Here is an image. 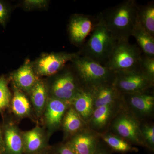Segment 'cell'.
Returning <instances> with one entry per match:
<instances>
[{
	"label": "cell",
	"mask_w": 154,
	"mask_h": 154,
	"mask_svg": "<svg viewBox=\"0 0 154 154\" xmlns=\"http://www.w3.org/2000/svg\"><path fill=\"white\" fill-rule=\"evenodd\" d=\"M137 6L135 0H125L102 11L95 21L105 26L117 41H128L137 24Z\"/></svg>",
	"instance_id": "6da1fadb"
},
{
	"label": "cell",
	"mask_w": 154,
	"mask_h": 154,
	"mask_svg": "<svg viewBox=\"0 0 154 154\" xmlns=\"http://www.w3.org/2000/svg\"><path fill=\"white\" fill-rule=\"evenodd\" d=\"M90 35L89 39L79 51V55L105 66L117 41L105 26L96 21Z\"/></svg>",
	"instance_id": "7a4b0ae2"
},
{
	"label": "cell",
	"mask_w": 154,
	"mask_h": 154,
	"mask_svg": "<svg viewBox=\"0 0 154 154\" xmlns=\"http://www.w3.org/2000/svg\"><path fill=\"white\" fill-rule=\"evenodd\" d=\"M71 62L83 88L92 89L105 84H113L116 73L101 64L80 55Z\"/></svg>",
	"instance_id": "3957f363"
},
{
	"label": "cell",
	"mask_w": 154,
	"mask_h": 154,
	"mask_svg": "<svg viewBox=\"0 0 154 154\" xmlns=\"http://www.w3.org/2000/svg\"><path fill=\"white\" fill-rule=\"evenodd\" d=\"M142 52L128 41H117L105 66L114 72L139 71Z\"/></svg>",
	"instance_id": "277c9868"
},
{
	"label": "cell",
	"mask_w": 154,
	"mask_h": 154,
	"mask_svg": "<svg viewBox=\"0 0 154 154\" xmlns=\"http://www.w3.org/2000/svg\"><path fill=\"white\" fill-rule=\"evenodd\" d=\"M111 121L110 127L112 132H110L132 145L145 146L140 122L126 108L121 106Z\"/></svg>",
	"instance_id": "5b68a950"
},
{
	"label": "cell",
	"mask_w": 154,
	"mask_h": 154,
	"mask_svg": "<svg viewBox=\"0 0 154 154\" xmlns=\"http://www.w3.org/2000/svg\"><path fill=\"white\" fill-rule=\"evenodd\" d=\"M154 81L139 71L116 73L113 85L122 94H139L150 91Z\"/></svg>",
	"instance_id": "8992f818"
},
{
	"label": "cell",
	"mask_w": 154,
	"mask_h": 154,
	"mask_svg": "<svg viewBox=\"0 0 154 154\" xmlns=\"http://www.w3.org/2000/svg\"><path fill=\"white\" fill-rule=\"evenodd\" d=\"M74 71L66 70L59 75L53 83V97L70 103L83 89Z\"/></svg>",
	"instance_id": "52a82bcc"
},
{
	"label": "cell",
	"mask_w": 154,
	"mask_h": 154,
	"mask_svg": "<svg viewBox=\"0 0 154 154\" xmlns=\"http://www.w3.org/2000/svg\"><path fill=\"white\" fill-rule=\"evenodd\" d=\"M79 55L77 53H53L41 57L33 66L34 72L39 76H51L60 71L69 62Z\"/></svg>",
	"instance_id": "ba28073f"
},
{
	"label": "cell",
	"mask_w": 154,
	"mask_h": 154,
	"mask_svg": "<svg viewBox=\"0 0 154 154\" xmlns=\"http://www.w3.org/2000/svg\"><path fill=\"white\" fill-rule=\"evenodd\" d=\"M122 102L127 109L139 120L152 114L154 96L150 91L139 94H123Z\"/></svg>",
	"instance_id": "9c48e42d"
},
{
	"label": "cell",
	"mask_w": 154,
	"mask_h": 154,
	"mask_svg": "<svg viewBox=\"0 0 154 154\" xmlns=\"http://www.w3.org/2000/svg\"><path fill=\"white\" fill-rule=\"evenodd\" d=\"M95 19L91 15L75 14L71 18L68 25V32L72 43L77 46L85 44L95 24Z\"/></svg>",
	"instance_id": "30bf717a"
},
{
	"label": "cell",
	"mask_w": 154,
	"mask_h": 154,
	"mask_svg": "<svg viewBox=\"0 0 154 154\" xmlns=\"http://www.w3.org/2000/svg\"><path fill=\"white\" fill-rule=\"evenodd\" d=\"M99 134L85 128L71 137L67 144L76 154H94L99 145Z\"/></svg>",
	"instance_id": "8fae6325"
},
{
	"label": "cell",
	"mask_w": 154,
	"mask_h": 154,
	"mask_svg": "<svg viewBox=\"0 0 154 154\" xmlns=\"http://www.w3.org/2000/svg\"><path fill=\"white\" fill-rule=\"evenodd\" d=\"M122 102V100L116 104L95 108L87 123L88 128L98 134L105 132V129L108 128L121 107L119 105Z\"/></svg>",
	"instance_id": "7c38bea8"
},
{
	"label": "cell",
	"mask_w": 154,
	"mask_h": 154,
	"mask_svg": "<svg viewBox=\"0 0 154 154\" xmlns=\"http://www.w3.org/2000/svg\"><path fill=\"white\" fill-rule=\"evenodd\" d=\"M70 106L69 102L60 100L53 96L48 98L44 110V116L48 129L54 130L60 126L67 110Z\"/></svg>",
	"instance_id": "4fadbf2b"
},
{
	"label": "cell",
	"mask_w": 154,
	"mask_h": 154,
	"mask_svg": "<svg viewBox=\"0 0 154 154\" xmlns=\"http://www.w3.org/2000/svg\"><path fill=\"white\" fill-rule=\"evenodd\" d=\"M11 78L15 87L29 94L38 80L29 60H26L23 65L13 73Z\"/></svg>",
	"instance_id": "5bb4252c"
},
{
	"label": "cell",
	"mask_w": 154,
	"mask_h": 154,
	"mask_svg": "<svg viewBox=\"0 0 154 154\" xmlns=\"http://www.w3.org/2000/svg\"><path fill=\"white\" fill-rule=\"evenodd\" d=\"M94 109L120 102L122 95L113 84L102 85L92 88Z\"/></svg>",
	"instance_id": "9a60e30c"
},
{
	"label": "cell",
	"mask_w": 154,
	"mask_h": 154,
	"mask_svg": "<svg viewBox=\"0 0 154 154\" xmlns=\"http://www.w3.org/2000/svg\"><path fill=\"white\" fill-rule=\"evenodd\" d=\"M2 126L5 146L4 154H23L22 134L18 128L11 122L5 123Z\"/></svg>",
	"instance_id": "2e32d148"
},
{
	"label": "cell",
	"mask_w": 154,
	"mask_h": 154,
	"mask_svg": "<svg viewBox=\"0 0 154 154\" xmlns=\"http://www.w3.org/2000/svg\"><path fill=\"white\" fill-rule=\"evenodd\" d=\"M71 105L87 124L94 110L92 89L83 88L73 99Z\"/></svg>",
	"instance_id": "e0dca14e"
},
{
	"label": "cell",
	"mask_w": 154,
	"mask_h": 154,
	"mask_svg": "<svg viewBox=\"0 0 154 154\" xmlns=\"http://www.w3.org/2000/svg\"><path fill=\"white\" fill-rule=\"evenodd\" d=\"M22 134L23 154H38L45 147V136L41 128L36 126Z\"/></svg>",
	"instance_id": "ac0fdd59"
},
{
	"label": "cell",
	"mask_w": 154,
	"mask_h": 154,
	"mask_svg": "<svg viewBox=\"0 0 154 154\" xmlns=\"http://www.w3.org/2000/svg\"><path fill=\"white\" fill-rule=\"evenodd\" d=\"M66 137H72L88 127L87 123L71 105L64 116L62 124Z\"/></svg>",
	"instance_id": "d6986e66"
},
{
	"label": "cell",
	"mask_w": 154,
	"mask_h": 154,
	"mask_svg": "<svg viewBox=\"0 0 154 154\" xmlns=\"http://www.w3.org/2000/svg\"><path fill=\"white\" fill-rule=\"evenodd\" d=\"M137 23L154 37V2H149L144 5H138L137 12Z\"/></svg>",
	"instance_id": "ffe728a7"
},
{
	"label": "cell",
	"mask_w": 154,
	"mask_h": 154,
	"mask_svg": "<svg viewBox=\"0 0 154 154\" xmlns=\"http://www.w3.org/2000/svg\"><path fill=\"white\" fill-rule=\"evenodd\" d=\"M30 94L36 116L39 117L44 112L48 99L47 88L44 82L38 80Z\"/></svg>",
	"instance_id": "44dd1931"
},
{
	"label": "cell",
	"mask_w": 154,
	"mask_h": 154,
	"mask_svg": "<svg viewBox=\"0 0 154 154\" xmlns=\"http://www.w3.org/2000/svg\"><path fill=\"white\" fill-rule=\"evenodd\" d=\"M100 138L113 151L119 153L137 152V148L135 147L128 142L117 135L108 131L99 134Z\"/></svg>",
	"instance_id": "7402d4cb"
},
{
	"label": "cell",
	"mask_w": 154,
	"mask_h": 154,
	"mask_svg": "<svg viewBox=\"0 0 154 154\" xmlns=\"http://www.w3.org/2000/svg\"><path fill=\"white\" fill-rule=\"evenodd\" d=\"M14 88V95L11 103L13 113L21 118L29 116L31 110L30 102L22 91L15 86Z\"/></svg>",
	"instance_id": "603a6c76"
},
{
	"label": "cell",
	"mask_w": 154,
	"mask_h": 154,
	"mask_svg": "<svg viewBox=\"0 0 154 154\" xmlns=\"http://www.w3.org/2000/svg\"><path fill=\"white\" fill-rule=\"evenodd\" d=\"M131 36L135 38L138 46L142 52H143V54L154 57V37L137 23L134 29Z\"/></svg>",
	"instance_id": "cb8c5ba5"
},
{
	"label": "cell",
	"mask_w": 154,
	"mask_h": 154,
	"mask_svg": "<svg viewBox=\"0 0 154 154\" xmlns=\"http://www.w3.org/2000/svg\"><path fill=\"white\" fill-rule=\"evenodd\" d=\"M12 97L8 80L4 76H0V113L10 107Z\"/></svg>",
	"instance_id": "d4e9b609"
},
{
	"label": "cell",
	"mask_w": 154,
	"mask_h": 154,
	"mask_svg": "<svg viewBox=\"0 0 154 154\" xmlns=\"http://www.w3.org/2000/svg\"><path fill=\"white\" fill-rule=\"evenodd\" d=\"M139 71L154 81V57L142 54Z\"/></svg>",
	"instance_id": "484cf974"
},
{
	"label": "cell",
	"mask_w": 154,
	"mask_h": 154,
	"mask_svg": "<svg viewBox=\"0 0 154 154\" xmlns=\"http://www.w3.org/2000/svg\"><path fill=\"white\" fill-rule=\"evenodd\" d=\"M141 131L142 135L145 146L153 151L154 149V125L146 123L140 125Z\"/></svg>",
	"instance_id": "4316f807"
},
{
	"label": "cell",
	"mask_w": 154,
	"mask_h": 154,
	"mask_svg": "<svg viewBox=\"0 0 154 154\" xmlns=\"http://www.w3.org/2000/svg\"><path fill=\"white\" fill-rule=\"evenodd\" d=\"M24 3L25 6L28 8H39L45 7L47 2L44 0H27Z\"/></svg>",
	"instance_id": "83f0119b"
},
{
	"label": "cell",
	"mask_w": 154,
	"mask_h": 154,
	"mask_svg": "<svg viewBox=\"0 0 154 154\" xmlns=\"http://www.w3.org/2000/svg\"><path fill=\"white\" fill-rule=\"evenodd\" d=\"M8 17V10L6 5L0 1V25L5 26Z\"/></svg>",
	"instance_id": "f1b7e54d"
},
{
	"label": "cell",
	"mask_w": 154,
	"mask_h": 154,
	"mask_svg": "<svg viewBox=\"0 0 154 154\" xmlns=\"http://www.w3.org/2000/svg\"><path fill=\"white\" fill-rule=\"evenodd\" d=\"M56 154H76L66 143L61 145L57 150Z\"/></svg>",
	"instance_id": "f546056e"
},
{
	"label": "cell",
	"mask_w": 154,
	"mask_h": 154,
	"mask_svg": "<svg viewBox=\"0 0 154 154\" xmlns=\"http://www.w3.org/2000/svg\"><path fill=\"white\" fill-rule=\"evenodd\" d=\"M5 152V143L2 126L0 125V153L4 154Z\"/></svg>",
	"instance_id": "4dcf8cb0"
},
{
	"label": "cell",
	"mask_w": 154,
	"mask_h": 154,
	"mask_svg": "<svg viewBox=\"0 0 154 154\" xmlns=\"http://www.w3.org/2000/svg\"><path fill=\"white\" fill-rule=\"evenodd\" d=\"M94 154H109V153L105 149L102 147L99 144L98 148Z\"/></svg>",
	"instance_id": "1f68e13d"
},
{
	"label": "cell",
	"mask_w": 154,
	"mask_h": 154,
	"mask_svg": "<svg viewBox=\"0 0 154 154\" xmlns=\"http://www.w3.org/2000/svg\"></svg>",
	"instance_id": "d6a6232c"
},
{
	"label": "cell",
	"mask_w": 154,
	"mask_h": 154,
	"mask_svg": "<svg viewBox=\"0 0 154 154\" xmlns=\"http://www.w3.org/2000/svg\"><path fill=\"white\" fill-rule=\"evenodd\" d=\"M0 154H1V153H0Z\"/></svg>",
	"instance_id": "836d02e7"
}]
</instances>
